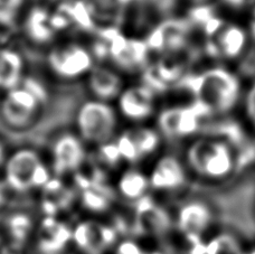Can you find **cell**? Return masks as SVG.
I'll return each instance as SVG.
<instances>
[{"instance_id":"cell-23","label":"cell","mask_w":255,"mask_h":254,"mask_svg":"<svg viewBox=\"0 0 255 254\" xmlns=\"http://www.w3.org/2000/svg\"><path fill=\"white\" fill-rule=\"evenodd\" d=\"M115 193L103 183H86L85 185H80L77 198L86 213L99 219L100 215L107 214L111 211Z\"/></svg>"},{"instance_id":"cell-13","label":"cell","mask_w":255,"mask_h":254,"mask_svg":"<svg viewBox=\"0 0 255 254\" xmlns=\"http://www.w3.org/2000/svg\"><path fill=\"white\" fill-rule=\"evenodd\" d=\"M214 220L212 206L202 199L184 202L174 214L175 230L181 239H205Z\"/></svg>"},{"instance_id":"cell-3","label":"cell","mask_w":255,"mask_h":254,"mask_svg":"<svg viewBox=\"0 0 255 254\" xmlns=\"http://www.w3.org/2000/svg\"><path fill=\"white\" fill-rule=\"evenodd\" d=\"M47 103V92L38 81L26 78L20 85L3 93L0 118L10 130L29 129L38 121Z\"/></svg>"},{"instance_id":"cell-21","label":"cell","mask_w":255,"mask_h":254,"mask_svg":"<svg viewBox=\"0 0 255 254\" xmlns=\"http://www.w3.org/2000/svg\"><path fill=\"white\" fill-rule=\"evenodd\" d=\"M42 192V213L44 216L60 217L66 212L77 198L75 189H71L63 183L61 177H56L48 181Z\"/></svg>"},{"instance_id":"cell-15","label":"cell","mask_w":255,"mask_h":254,"mask_svg":"<svg viewBox=\"0 0 255 254\" xmlns=\"http://www.w3.org/2000/svg\"><path fill=\"white\" fill-rule=\"evenodd\" d=\"M116 102L119 116L140 126L156 113L157 93L144 83L134 84L126 86Z\"/></svg>"},{"instance_id":"cell-32","label":"cell","mask_w":255,"mask_h":254,"mask_svg":"<svg viewBox=\"0 0 255 254\" xmlns=\"http://www.w3.org/2000/svg\"><path fill=\"white\" fill-rule=\"evenodd\" d=\"M148 254H174L167 249L163 248H154V249H148Z\"/></svg>"},{"instance_id":"cell-35","label":"cell","mask_w":255,"mask_h":254,"mask_svg":"<svg viewBox=\"0 0 255 254\" xmlns=\"http://www.w3.org/2000/svg\"><path fill=\"white\" fill-rule=\"evenodd\" d=\"M7 254H29V252H8Z\"/></svg>"},{"instance_id":"cell-22","label":"cell","mask_w":255,"mask_h":254,"mask_svg":"<svg viewBox=\"0 0 255 254\" xmlns=\"http://www.w3.org/2000/svg\"><path fill=\"white\" fill-rule=\"evenodd\" d=\"M26 63L17 49L0 46V91L3 93L17 88L26 79Z\"/></svg>"},{"instance_id":"cell-19","label":"cell","mask_w":255,"mask_h":254,"mask_svg":"<svg viewBox=\"0 0 255 254\" xmlns=\"http://www.w3.org/2000/svg\"><path fill=\"white\" fill-rule=\"evenodd\" d=\"M86 85L92 99L109 103L117 101L126 88L124 76L117 67L98 63L86 76Z\"/></svg>"},{"instance_id":"cell-29","label":"cell","mask_w":255,"mask_h":254,"mask_svg":"<svg viewBox=\"0 0 255 254\" xmlns=\"http://www.w3.org/2000/svg\"><path fill=\"white\" fill-rule=\"evenodd\" d=\"M244 109L245 116L255 129V83L247 91L244 98Z\"/></svg>"},{"instance_id":"cell-2","label":"cell","mask_w":255,"mask_h":254,"mask_svg":"<svg viewBox=\"0 0 255 254\" xmlns=\"http://www.w3.org/2000/svg\"><path fill=\"white\" fill-rule=\"evenodd\" d=\"M185 165L198 178L220 183L229 178L236 168V153L226 139L217 135L194 138L185 150Z\"/></svg>"},{"instance_id":"cell-9","label":"cell","mask_w":255,"mask_h":254,"mask_svg":"<svg viewBox=\"0 0 255 254\" xmlns=\"http://www.w3.org/2000/svg\"><path fill=\"white\" fill-rule=\"evenodd\" d=\"M117 150L122 161L136 164L151 157L161 143L158 129L145 126H134L118 133L115 139Z\"/></svg>"},{"instance_id":"cell-6","label":"cell","mask_w":255,"mask_h":254,"mask_svg":"<svg viewBox=\"0 0 255 254\" xmlns=\"http://www.w3.org/2000/svg\"><path fill=\"white\" fill-rule=\"evenodd\" d=\"M92 49L79 42H65L53 46L47 54V66L62 81L80 80L89 75L95 66Z\"/></svg>"},{"instance_id":"cell-26","label":"cell","mask_w":255,"mask_h":254,"mask_svg":"<svg viewBox=\"0 0 255 254\" xmlns=\"http://www.w3.org/2000/svg\"><path fill=\"white\" fill-rule=\"evenodd\" d=\"M247 249L234 233L222 231L207 240L206 254H245Z\"/></svg>"},{"instance_id":"cell-20","label":"cell","mask_w":255,"mask_h":254,"mask_svg":"<svg viewBox=\"0 0 255 254\" xmlns=\"http://www.w3.org/2000/svg\"><path fill=\"white\" fill-rule=\"evenodd\" d=\"M94 27L118 29L130 0H82Z\"/></svg>"},{"instance_id":"cell-33","label":"cell","mask_w":255,"mask_h":254,"mask_svg":"<svg viewBox=\"0 0 255 254\" xmlns=\"http://www.w3.org/2000/svg\"><path fill=\"white\" fill-rule=\"evenodd\" d=\"M7 159V153H6V149H4L3 143L0 140V167H2L4 161Z\"/></svg>"},{"instance_id":"cell-10","label":"cell","mask_w":255,"mask_h":254,"mask_svg":"<svg viewBox=\"0 0 255 254\" xmlns=\"http://www.w3.org/2000/svg\"><path fill=\"white\" fill-rule=\"evenodd\" d=\"M205 109L194 101L189 106H172L163 109L157 117L158 131L170 138L193 137L200 128Z\"/></svg>"},{"instance_id":"cell-25","label":"cell","mask_w":255,"mask_h":254,"mask_svg":"<svg viewBox=\"0 0 255 254\" xmlns=\"http://www.w3.org/2000/svg\"><path fill=\"white\" fill-rule=\"evenodd\" d=\"M26 31L34 42L47 43L58 33V29L54 22L53 13H48L43 9H36L27 19Z\"/></svg>"},{"instance_id":"cell-7","label":"cell","mask_w":255,"mask_h":254,"mask_svg":"<svg viewBox=\"0 0 255 254\" xmlns=\"http://www.w3.org/2000/svg\"><path fill=\"white\" fill-rule=\"evenodd\" d=\"M205 35L209 55L223 61L238 60L242 56L251 37L241 25L221 18H209L205 25Z\"/></svg>"},{"instance_id":"cell-8","label":"cell","mask_w":255,"mask_h":254,"mask_svg":"<svg viewBox=\"0 0 255 254\" xmlns=\"http://www.w3.org/2000/svg\"><path fill=\"white\" fill-rule=\"evenodd\" d=\"M100 43L119 71L135 72L148 67L150 49L145 40L126 37L117 29H111L110 35Z\"/></svg>"},{"instance_id":"cell-30","label":"cell","mask_w":255,"mask_h":254,"mask_svg":"<svg viewBox=\"0 0 255 254\" xmlns=\"http://www.w3.org/2000/svg\"><path fill=\"white\" fill-rule=\"evenodd\" d=\"M9 193H10V190L4 184L3 179H0V213H2L8 206Z\"/></svg>"},{"instance_id":"cell-28","label":"cell","mask_w":255,"mask_h":254,"mask_svg":"<svg viewBox=\"0 0 255 254\" xmlns=\"http://www.w3.org/2000/svg\"><path fill=\"white\" fill-rule=\"evenodd\" d=\"M109 254H148V249L141 243L140 239L128 235L121 239Z\"/></svg>"},{"instance_id":"cell-38","label":"cell","mask_w":255,"mask_h":254,"mask_svg":"<svg viewBox=\"0 0 255 254\" xmlns=\"http://www.w3.org/2000/svg\"><path fill=\"white\" fill-rule=\"evenodd\" d=\"M254 216H255V202H254Z\"/></svg>"},{"instance_id":"cell-12","label":"cell","mask_w":255,"mask_h":254,"mask_svg":"<svg viewBox=\"0 0 255 254\" xmlns=\"http://www.w3.org/2000/svg\"><path fill=\"white\" fill-rule=\"evenodd\" d=\"M135 237L151 240H165L175 230L174 215L148 196L135 204L133 226Z\"/></svg>"},{"instance_id":"cell-14","label":"cell","mask_w":255,"mask_h":254,"mask_svg":"<svg viewBox=\"0 0 255 254\" xmlns=\"http://www.w3.org/2000/svg\"><path fill=\"white\" fill-rule=\"evenodd\" d=\"M86 157V143L76 133L58 135L51 149L52 172L56 177L74 175L84 166Z\"/></svg>"},{"instance_id":"cell-16","label":"cell","mask_w":255,"mask_h":254,"mask_svg":"<svg viewBox=\"0 0 255 254\" xmlns=\"http://www.w3.org/2000/svg\"><path fill=\"white\" fill-rule=\"evenodd\" d=\"M190 21L183 19H169L162 21L144 39L150 52L160 55L179 53L188 49L190 36Z\"/></svg>"},{"instance_id":"cell-11","label":"cell","mask_w":255,"mask_h":254,"mask_svg":"<svg viewBox=\"0 0 255 254\" xmlns=\"http://www.w3.org/2000/svg\"><path fill=\"white\" fill-rule=\"evenodd\" d=\"M30 248L34 254H72V225L61 217L43 216L38 220Z\"/></svg>"},{"instance_id":"cell-34","label":"cell","mask_w":255,"mask_h":254,"mask_svg":"<svg viewBox=\"0 0 255 254\" xmlns=\"http://www.w3.org/2000/svg\"><path fill=\"white\" fill-rule=\"evenodd\" d=\"M245 254H255V247L249 249V250L245 251Z\"/></svg>"},{"instance_id":"cell-27","label":"cell","mask_w":255,"mask_h":254,"mask_svg":"<svg viewBox=\"0 0 255 254\" xmlns=\"http://www.w3.org/2000/svg\"><path fill=\"white\" fill-rule=\"evenodd\" d=\"M24 0H0V27L15 24L20 15Z\"/></svg>"},{"instance_id":"cell-37","label":"cell","mask_w":255,"mask_h":254,"mask_svg":"<svg viewBox=\"0 0 255 254\" xmlns=\"http://www.w3.org/2000/svg\"><path fill=\"white\" fill-rule=\"evenodd\" d=\"M191 1H194V2H204V1H206V0H191Z\"/></svg>"},{"instance_id":"cell-18","label":"cell","mask_w":255,"mask_h":254,"mask_svg":"<svg viewBox=\"0 0 255 254\" xmlns=\"http://www.w3.org/2000/svg\"><path fill=\"white\" fill-rule=\"evenodd\" d=\"M38 220L28 212L17 211L3 220L1 232L6 240L8 252H28L33 243Z\"/></svg>"},{"instance_id":"cell-5","label":"cell","mask_w":255,"mask_h":254,"mask_svg":"<svg viewBox=\"0 0 255 254\" xmlns=\"http://www.w3.org/2000/svg\"><path fill=\"white\" fill-rule=\"evenodd\" d=\"M119 113L111 103L91 99L77 109L75 116L76 134L86 144L103 146L118 135Z\"/></svg>"},{"instance_id":"cell-36","label":"cell","mask_w":255,"mask_h":254,"mask_svg":"<svg viewBox=\"0 0 255 254\" xmlns=\"http://www.w3.org/2000/svg\"><path fill=\"white\" fill-rule=\"evenodd\" d=\"M229 1H232V2H234V3H239V2L242 1V0H229Z\"/></svg>"},{"instance_id":"cell-24","label":"cell","mask_w":255,"mask_h":254,"mask_svg":"<svg viewBox=\"0 0 255 254\" xmlns=\"http://www.w3.org/2000/svg\"><path fill=\"white\" fill-rule=\"evenodd\" d=\"M150 187L149 176L139 169H126L119 176L116 186L117 195L126 202L133 203L134 205L149 196Z\"/></svg>"},{"instance_id":"cell-1","label":"cell","mask_w":255,"mask_h":254,"mask_svg":"<svg viewBox=\"0 0 255 254\" xmlns=\"http://www.w3.org/2000/svg\"><path fill=\"white\" fill-rule=\"evenodd\" d=\"M195 102L208 115H226L239 103L242 84L233 71L224 66H212L193 75L187 83Z\"/></svg>"},{"instance_id":"cell-17","label":"cell","mask_w":255,"mask_h":254,"mask_svg":"<svg viewBox=\"0 0 255 254\" xmlns=\"http://www.w3.org/2000/svg\"><path fill=\"white\" fill-rule=\"evenodd\" d=\"M148 176L151 190L170 194L178 192L187 183L188 169L180 158L165 155L154 162Z\"/></svg>"},{"instance_id":"cell-31","label":"cell","mask_w":255,"mask_h":254,"mask_svg":"<svg viewBox=\"0 0 255 254\" xmlns=\"http://www.w3.org/2000/svg\"><path fill=\"white\" fill-rule=\"evenodd\" d=\"M249 34L251 37L255 38V4L253 6L252 12H251V19H250V26H249Z\"/></svg>"},{"instance_id":"cell-4","label":"cell","mask_w":255,"mask_h":254,"mask_svg":"<svg viewBox=\"0 0 255 254\" xmlns=\"http://www.w3.org/2000/svg\"><path fill=\"white\" fill-rule=\"evenodd\" d=\"M3 181L10 192L40 190L53 178L52 169L33 148H19L7 156L2 166Z\"/></svg>"}]
</instances>
